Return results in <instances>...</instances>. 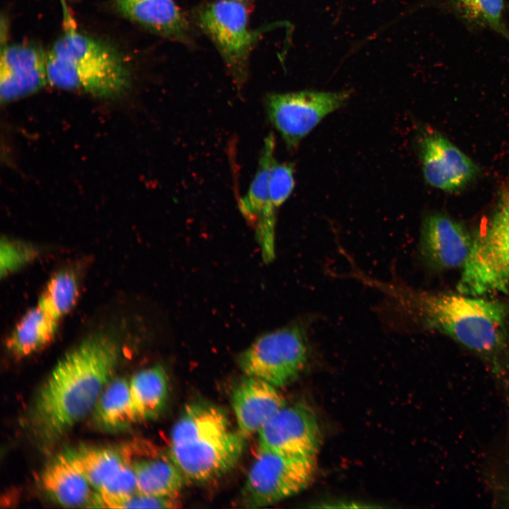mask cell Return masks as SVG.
Instances as JSON below:
<instances>
[{
	"label": "cell",
	"instance_id": "obj_16",
	"mask_svg": "<svg viewBox=\"0 0 509 509\" xmlns=\"http://www.w3.org/2000/svg\"><path fill=\"white\" fill-rule=\"evenodd\" d=\"M40 482L46 493L65 507L88 504L93 495L91 486L66 452L57 455L45 466L40 474Z\"/></svg>",
	"mask_w": 509,
	"mask_h": 509
},
{
	"label": "cell",
	"instance_id": "obj_18",
	"mask_svg": "<svg viewBox=\"0 0 509 509\" xmlns=\"http://www.w3.org/2000/svg\"><path fill=\"white\" fill-rule=\"evenodd\" d=\"M126 17L170 37H182L186 33L185 18L173 0H116Z\"/></svg>",
	"mask_w": 509,
	"mask_h": 509
},
{
	"label": "cell",
	"instance_id": "obj_11",
	"mask_svg": "<svg viewBox=\"0 0 509 509\" xmlns=\"http://www.w3.org/2000/svg\"><path fill=\"white\" fill-rule=\"evenodd\" d=\"M419 157L426 182L443 192H458L479 174V168L471 158L435 131H427L422 135Z\"/></svg>",
	"mask_w": 509,
	"mask_h": 509
},
{
	"label": "cell",
	"instance_id": "obj_20",
	"mask_svg": "<svg viewBox=\"0 0 509 509\" xmlns=\"http://www.w3.org/2000/svg\"><path fill=\"white\" fill-rule=\"evenodd\" d=\"M129 389L138 421L157 417L168 397L165 369L155 365L137 372L129 380Z\"/></svg>",
	"mask_w": 509,
	"mask_h": 509
},
{
	"label": "cell",
	"instance_id": "obj_4",
	"mask_svg": "<svg viewBox=\"0 0 509 509\" xmlns=\"http://www.w3.org/2000/svg\"><path fill=\"white\" fill-rule=\"evenodd\" d=\"M310 322L299 319L257 337L239 354L240 370L278 388L292 383L309 359Z\"/></svg>",
	"mask_w": 509,
	"mask_h": 509
},
{
	"label": "cell",
	"instance_id": "obj_21",
	"mask_svg": "<svg viewBox=\"0 0 509 509\" xmlns=\"http://www.w3.org/2000/svg\"><path fill=\"white\" fill-rule=\"evenodd\" d=\"M58 323L36 305L13 330L6 342L8 351L16 358H23L41 349L53 339Z\"/></svg>",
	"mask_w": 509,
	"mask_h": 509
},
{
	"label": "cell",
	"instance_id": "obj_12",
	"mask_svg": "<svg viewBox=\"0 0 509 509\" xmlns=\"http://www.w3.org/2000/svg\"><path fill=\"white\" fill-rule=\"evenodd\" d=\"M48 83L57 88L110 98L121 95L129 85L125 65L109 66L67 62L47 54Z\"/></svg>",
	"mask_w": 509,
	"mask_h": 509
},
{
	"label": "cell",
	"instance_id": "obj_3",
	"mask_svg": "<svg viewBox=\"0 0 509 509\" xmlns=\"http://www.w3.org/2000/svg\"><path fill=\"white\" fill-rule=\"evenodd\" d=\"M457 290L476 296L509 293V190L474 238Z\"/></svg>",
	"mask_w": 509,
	"mask_h": 509
},
{
	"label": "cell",
	"instance_id": "obj_22",
	"mask_svg": "<svg viewBox=\"0 0 509 509\" xmlns=\"http://www.w3.org/2000/svg\"><path fill=\"white\" fill-rule=\"evenodd\" d=\"M136 477L138 493L155 496H177L186 478L170 457L129 462Z\"/></svg>",
	"mask_w": 509,
	"mask_h": 509
},
{
	"label": "cell",
	"instance_id": "obj_6",
	"mask_svg": "<svg viewBox=\"0 0 509 509\" xmlns=\"http://www.w3.org/2000/svg\"><path fill=\"white\" fill-rule=\"evenodd\" d=\"M351 95L349 90L271 93L265 98L264 108L286 148L294 151L326 117L344 107Z\"/></svg>",
	"mask_w": 509,
	"mask_h": 509
},
{
	"label": "cell",
	"instance_id": "obj_28",
	"mask_svg": "<svg viewBox=\"0 0 509 509\" xmlns=\"http://www.w3.org/2000/svg\"><path fill=\"white\" fill-rule=\"evenodd\" d=\"M37 252L31 245L8 238L1 242V276H6L34 259Z\"/></svg>",
	"mask_w": 509,
	"mask_h": 509
},
{
	"label": "cell",
	"instance_id": "obj_15",
	"mask_svg": "<svg viewBox=\"0 0 509 509\" xmlns=\"http://www.w3.org/2000/svg\"><path fill=\"white\" fill-rule=\"evenodd\" d=\"M231 404L238 432L247 438L258 434L286 402L278 387L245 375L232 391Z\"/></svg>",
	"mask_w": 509,
	"mask_h": 509
},
{
	"label": "cell",
	"instance_id": "obj_19",
	"mask_svg": "<svg viewBox=\"0 0 509 509\" xmlns=\"http://www.w3.org/2000/svg\"><path fill=\"white\" fill-rule=\"evenodd\" d=\"M438 4L470 29H489L509 42L505 0H436Z\"/></svg>",
	"mask_w": 509,
	"mask_h": 509
},
{
	"label": "cell",
	"instance_id": "obj_25",
	"mask_svg": "<svg viewBox=\"0 0 509 509\" xmlns=\"http://www.w3.org/2000/svg\"><path fill=\"white\" fill-rule=\"evenodd\" d=\"M78 295V283L75 273L70 269H63L49 279L37 305L59 322L72 309Z\"/></svg>",
	"mask_w": 509,
	"mask_h": 509
},
{
	"label": "cell",
	"instance_id": "obj_29",
	"mask_svg": "<svg viewBox=\"0 0 509 509\" xmlns=\"http://www.w3.org/2000/svg\"><path fill=\"white\" fill-rule=\"evenodd\" d=\"M177 496H155L136 493L119 502L115 508H177Z\"/></svg>",
	"mask_w": 509,
	"mask_h": 509
},
{
	"label": "cell",
	"instance_id": "obj_14",
	"mask_svg": "<svg viewBox=\"0 0 509 509\" xmlns=\"http://www.w3.org/2000/svg\"><path fill=\"white\" fill-rule=\"evenodd\" d=\"M47 83V54L40 48L14 45L2 49L0 61L1 103L30 95Z\"/></svg>",
	"mask_w": 509,
	"mask_h": 509
},
{
	"label": "cell",
	"instance_id": "obj_24",
	"mask_svg": "<svg viewBox=\"0 0 509 509\" xmlns=\"http://www.w3.org/2000/svg\"><path fill=\"white\" fill-rule=\"evenodd\" d=\"M92 488H102L127 462L117 451L105 447H82L66 452Z\"/></svg>",
	"mask_w": 509,
	"mask_h": 509
},
{
	"label": "cell",
	"instance_id": "obj_7",
	"mask_svg": "<svg viewBox=\"0 0 509 509\" xmlns=\"http://www.w3.org/2000/svg\"><path fill=\"white\" fill-rule=\"evenodd\" d=\"M259 450L316 457L321 429L313 410L301 403L282 407L258 433Z\"/></svg>",
	"mask_w": 509,
	"mask_h": 509
},
{
	"label": "cell",
	"instance_id": "obj_13",
	"mask_svg": "<svg viewBox=\"0 0 509 509\" xmlns=\"http://www.w3.org/2000/svg\"><path fill=\"white\" fill-rule=\"evenodd\" d=\"M474 238L458 221L441 213L426 216L420 230L419 252L435 269L463 267L472 251Z\"/></svg>",
	"mask_w": 509,
	"mask_h": 509
},
{
	"label": "cell",
	"instance_id": "obj_9",
	"mask_svg": "<svg viewBox=\"0 0 509 509\" xmlns=\"http://www.w3.org/2000/svg\"><path fill=\"white\" fill-rule=\"evenodd\" d=\"M199 20L228 64L234 68L241 65L257 37L249 29L247 12L242 2L215 1L204 8Z\"/></svg>",
	"mask_w": 509,
	"mask_h": 509
},
{
	"label": "cell",
	"instance_id": "obj_1",
	"mask_svg": "<svg viewBox=\"0 0 509 509\" xmlns=\"http://www.w3.org/2000/svg\"><path fill=\"white\" fill-rule=\"evenodd\" d=\"M387 296L403 313L426 328L444 334L486 361L493 376L509 388L508 309L481 296L414 289L402 282L362 279Z\"/></svg>",
	"mask_w": 509,
	"mask_h": 509
},
{
	"label": "cell",
	"instance_id": "obj_10",
	"mask_svg": "<svg viewBox=\"0 0 509 509\" xmlns=\"http://www.w3.org/2000/svg\"><path fill=\"white\" fill-rule=\"evenodd\" d=\"M276 139L269 133L263 143L257 169L249 189L238 201L244 218L255 231L262 255L266 262L275 257V233L277 209L272 204L269 193V171L275 159Z\"/></svg>",
	"mask_w": 509,
	"mask_h": 509
},
{
	"label": "cell",
	"instance_id": "obj_23",
	"mask_svg": "<svg viewBox=\"0 0 509 509\" xmlns=\"http://www.w3.org/2000/svg\"><path fill=\"white\" fill-rule=\"evenodd\" d=\"M93 416L102 427L116 430L138 421L133 406L129 382L124 378L110 380L102 392Z\"/></svg>",
	"mask_w": 509,
	"mask_h": 509
},
{
	"label": "cell",
	"instance_id": "obj_30",
	"mask_svg": "<svg viewBox=\"0 0 509 509\" xmlns=\"http://www.w3.org/2000/svg\"><path fill=\"white\" fill-rule=\"evenodd\" d=\"M236 1L243 2V1H248V0H236Z\"/></svg>",
	"mask_w": 509,
	"mask_h": 509
},
{
	"label": "cell",
	"instance_id": "obj_5",
	"mask_svg": "<svg viewBox=\"0 0 509 509\" xmlns=\"http://www.w3.org/2000/svg\"><path fill=\"white\" fill-rule=\"evenodd\" d=\"M316 472V457L259 450L243 487V503L249 508L274 504L304 490Z\"/></svg>",
	"mask_w": 509,
	"mask_h": 509
},
{
	"label": "cell",
	"instance_id": "obj_26",
	"mask_svg": "<svg viewBox=\"0 0 509 509\" xmlns=\"http://www.w3.org/2000/svg\"><path fill=\"white\" fill-rule=\"evenodd\" d=\"M138 493L135 472L129 461L93 494L88 507L115 508L126 498Z\"/></svg>",
	"mask_w": 509,
	"mask_h": 509
},
{
	"label": "cell",
	"instance_id": "obj_17",
	"mask_svg": "<svg viewBox=\"0 0 509 509\" xmlns=\"http://www.w3.org/2000/svg\"><path fill=\"white\" fill-rule=\"evenodd\" d=\"M226 414L219 407L206 402L188 404L175 423L170 445H180L216 438L229 432Z\"/></svg>",
	"mask_w": 509,
	"mask_h": 509
},
{
	"label": "cell",
	"instance_id": "obj_27",
	"mask_svg": "<svg viewBox=\"0 0 509 509\" xmlns=\"http://www.w3.org/2000/svg\"><path fill=\"white\" fill-rule=\"evenodd\" d=\"M295 169L292 163L273 161L269 171V193L278 210L289 198L295 187Z\"/></svg>",
	"mask_w": 509,
	"mask_h": 509
},
{
	"label": "cell",
	"instance_id": "obj_8",
	"mask_svg": "<svg viewBox=\"0 0 509 509\" xmlns=\"http://www.w3.org/2000/svg\"><path fill=\"white\" fill-rule=\"evenodd\" d=\"M238 431L196 442L170 445L169 457L186 479L206 481L230 469L242 455L244 439Z\"/></svg>",
	"mask_w": 509,
	"mask_h": 509
},
{
	"label": "cell",
	"instance_id": "obj_2",
	"mask_svg": "<svg viewBox=\"0 0 509 509\" xmlns=\"http://www.w3.org/2000/svg\"><path fill=\"white\" fill-rule=\"evenodd\" d=\"M119 356L113 337L98 333L57 361L37 390L28 412L29 428L40 441H56L93 410Z\"/></svg>",
	"mask_w": 509,
	"mask_h": 509
}]
</instances>
